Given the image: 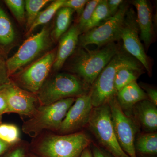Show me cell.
<instances>
[{
    "mask_svg": "<svg viewBox=\"0 0 157 157\" xmlns=\"http://www.w3.org/2000/svg\"><path fill=\"white\" fill-rule=\"evenodd\" d=\"M121 49L116 42L95 50L81 47L70 63V71L91 88L98 75Z\"/></svg>",
    "mask_w": 157,
    "mask_h": 157,
    "instance_id": "cell-1",
    "label": "cell"
},
{
    "mask_svg": "<svg viewBox=\"0 0 157 157\" xmlns=\"http://www.w3.org/2000/svg\"><path fill=\"white\" fill-rule=\"evenodd\" d=\"M91 88L79 77L71 73L57 74L46 82L37 94L40 105H48L63 99L87 94Z\"/></svg>",
    "mask_w": 157,
    "mask_h": 157,
    "instance_id": "cell-2",
    "label": "cell"
},
{
    "mask_svg": "<svg viewBox=\"0 0 157 157\" xmlns=\"http://www.w3.org/2000/svg\"><path fill=\"white\" fill-rule=\"evenodd\" d=\"M75 99L67 98L49 105H40L33 116L23 124V132L31 137H35L44 130L58 131Z\"/></svg>",
    "mask_w": 157,
    "mask_h": 157,
    "instance_id": "cell-3",
    "label": "cell"
},
{
    "mask_svg": "<svg viewBox=\"0 0 157 157\" xmlns=\"http://www.w3.org/2000/svg\"><path fill=\"white\" fill-rule=\"evenodd\" d=\"M90 142L83 132L48 135L40 142L38 151L43 157H79Z\"/></svg>",
    "mask_w": 157,
    "mask_h": 157,
    "instance_id": "cell-4",
    "label": "cell"
},
{
    "mask_svg": "<svg viewBox=\"0 0 157 157\" xmlns=\"http://www.w3.org/2000/svg\"><path fill=\"white\" fill-rule=\"evenodd\" d=\"M88 124L98 142L113 156L130 157L118 142L108 103L93 108Z\"/></svg>",
    "mask_w": 157,
    "mask_h": 157,
    "instance_id": "cell-5",
    "label": "cell"
},
{
    "mask_svg": "<svg viewBox=\"0 0 157 157\" xmlns=\"http://www.w3.org/2000/svg\"><path fill=\"white\" fill-rule=\"evenodd\" d=\"M128 54L121 49L98 75L90 91L93 107L104 105L107 103L110 98L115 95L116 73L121 66L126 63L133 57Z\"/></svg>",
    "mask_w": 157,
    "mask_h": 157,
    "instance_id": "cell-6",
    "label": "cell"
},
{
    "mask_svg": "<svg viewBox=\"0 0 157 157\" xmlns=\"http://www.w3.org/2000/svg\"><path fill=\"white\" fill-rule=\"evenodd\" d=\"M129 7L128 2L124 1L114 16L101 25L81 34L78 38V45L82 47L96 45L99 48L121 40V29Z\"/></svg>",
    "mask_w": 157,
    "mask_h": 157,
    "instance_id": "cell-7",
    "label": "cell"
},
{
    "mask_svg": "<svg viewBox=\"0 0 157 157\" xmlns=\"http://www.w3.org/2000/svg\"><path fill=\"white\" fill-rule=\"evenodd\" d=\"M110 108L113 128L121 147L130 157H137L135 141L138 128L131 117L119 105L115 95L107 102Z\"/></svg>",
    "mask_w": 157,
    "mask_h": 157,
    "instance_id": "cell-8",
    "label": "cell"
},
{
    "mask_svg": "<svg viewBox=\"0 0 157 157\" xmlns=\"http://www.w3.org/2000/svg\"><path fill=\"white\" fill-rule=\"evenodd\" d=\"M120 40L123 42L126 52L140 62L149 75H151L150 61L140 41L136 13L130 6L126 12L121 29Z\"/></svg>",
    "mask_w": 157,
    "mask_h": 157,
    "instance_id": "cell-9",
    "label": "cell"
},
{
    "mask_svg": "<svg viewBox=\"0 0 157 157\" xmlns=\"http://www.w3.org/2000/svg\"><path fill=\"white\" fill-rule=\"evenodd\" d=\"M49 30L46 27L26 39L13 56L6 61L9 76L36 57L48 48L50 42Z\"/></svg>",
    "mask_w": 157,
    "mask_h": 157,
    "instance_id": "cell-10",
    "label": "cell"
},
{
    "mask_svg": "<svg viewBox=\"0 0 157 157\" xmlns=\"http://www.w3.org/2000/svg\"><path fill=\"white\" fill-rule=\"evenodd\" d=\"M56 54L55 49L51 51L19 73L17 80L23 88L38 94L53 67Z\"/></svg>",
    "mask_w": 157,
    "mask_h": 157,
    "instance_id": "cell-11",
    "label": "cell"
},
{
    "mask_svg": "<svg viewBox=\"0 0 157 157\" xmlns=\"http://www.w3.org/2000/svg\"><path fill=\"white\" fill-rule=\"evenodd\" d=\"M0 94L7 102L9 113H14L19 115L33 116L37 107V95L18 86L12 81L0 89Z\"/></svg>",
    "mask_w": 157,
    "mask_h": 157,
    "instance_id": "cell-12",
    "label": "cell"
},
{
    "mask_svg": "<svg viewBox=\"0 0 157 157\" xmlns=\"http://www.w3.org/2000/svg\"><path fill=\"white\" fill-rule=\"evenodd\" d=\"M93 108L90 92L77 97L68 110L58 132L64 135L71 134L85 126Z\"/></svg>",
    "mask_w": 157,
    "mask_h": 157,
    "instance_id": "cell-13",
    "label": "cell"
},
{
    "mask_svg": "<svg viewBox=\"0 0 157 157\" xmlns=\"http://www.w3.org/2000/svg\"><path fill=\"white\" fill-rule=\"evenodd\" d=\"M132 3L137 10L140 41L143 42L147 50L152 43L155 35L151 7L146 0H134Z\"/></svg>",
    "mask_w": 157,
    "mask_h": 157,
    "instance_id": "cell-14",
    "label": "cell"
},
{
    "mask_svg": "<svg viewBox=\"0 0 157 157\" xmlns=\"http://www.w3.org/2000/svg\"><path fill=\"white\" fill-rule=\"evenodd\" d=\"M81 34L77 25H74L59 39L58 48L52 67L55 70L61 69L68 58L74 53Z\"/></svg>",
    "mask_w": 157,
    "mask_h": 157,
    "instance_id": "cell-15",
    "label": "cell"
},
{
    "mask_svg": "<svg viewBox=\"0 0 157 157\" xmlns=\"http://www.w3.org/2000/svg\"><path fill=\"white\" fill-rule=\"evenodd\" d=\"M142 64L135 58L119 68L116 73L114 79V90L116 94L127 85L136 82L139 76L144 72Z\"/></svg>",
    "mask_w": 157,
    "mask_h": 157,
    "instance_id": "cell-16",
    "label": "cell"
},
{
    "mask_svg": "<svg viewBox=\"0 0 157 157\" xmlns=\"http://www.w3.org/2000/svg\"><path fill=\"white\" fill-rule=\"evenodd\" d=\"M116 98L122 109L130 111L137 103L147 99L146 93L134 82L124 87L117 93Z\"/></svg>",
    "mask_w": 157,
    "mask_h": 157,
    "instance_id": "cell-17",
    "label": "cell"
},
{
    "mask_svg": "<svg viewBox=\"0 0 157 157\" xmlns=\"http://www.w3.org/2000/svg\"><path fill=\"white\" fill-rule=\"evenodd\" d=\"M135 115L143 128L148 132L157 129V106L148 99L143 100L134 106Z\"/></svg>",
    "mask_w": 157,
    "mask_h": 157,
    "instance_id": "cell-18",
    "label": "cell"
},
{
    "mask_svg": "<svg viewBox=\"0 0 157 157\" xmlns=\"http://www.w3.org/2000/svg\"><path fill=\"white\" fill-rule=\"evenodd\" d=\"M74 10L67 7H62L56 12L54 28L52 37L55 41H58L67 32L72 21Z\"/></svg>",
    "mask_w": 157,
    "mask_h": 157,
    "instance_id": "cell-19",
    "label": "cell"
},
{
    "mask_svg": "<svg viewBox=\"0 0 157 157\" xmlns=\"http://www.w3.org/2000/svg\"><path fill=\"white\" fill-rule=\"evenodd\" d=\"M135 151L144 155H155L157 153V133L147 132L140 134L135 138Z\"/></svg>",
    "mask_w": 157,
    "mask_h": 157,
    "instance_id": "cell-20",
    "label": "cell"
},
{
    "mask_svg": "<svg viewBox=\"0 0 157 157\" xmlns=\"http://www.w3.org/2000/svg\"><path fill=\"white\" fill-rule=\"evenodd\" d=\"M110 17L107 0H100L94 10L90 19L83 29L82 33L101 25Z\"/></svg>",
    "mask_w": 157,
    "mask_h": 157,
    "instance_id": "cell-21",
    "label": "cell"
},
{
    "mask_svg": "<svg viewBox=\"0 0 157 157\" xmlns=\"http://www.w3.org/2000/svg\"><path fill=\"white\" fill-rule=\"evenodd\" d=\"M15 33L11 21L0 7V45L6 46L14 42Z\"/></svg>",
    "mask_w": 157,
    "mask_h": 157,
    "instance_id": "cell-22",
    "label": "cell"
},
{
    "mask_svg": "<svg viewBox=\"0 0 157 157\" xmlns=\"http://www.w3.org/2000/svg\"><path fill=\"white\" fill-rule=\"evenodd\" d=\"M64 2L65 0L54 1L45 10L39 12L33 23L27 31V35H29L39 26L49 22L59 9L63 7Z\"/></svg>",
    "mask_w": 157,
    "mask_h": 157,
    "instance_id": "cell-23",
    "label": "cell"
},
{
    "mask_svg": "<svg viewBox=\"0 0 157 157\" xmlns=\"http://www.w3.org/2000/svg\"><path fill=\"white\" fill-rule=\"evenodd\" d=\"M50 2L49 0H26L25 1L27 14V29L33 23L41 9Z\"/></svg>",
    "mask_w": 157,
    "mask_h": 157,
    "instance_id": "cell-24",
    "label": "cell"
},
{
    "mask_svg": "<svg viewBox=\"0 0 157 157\" xmlns=\"http://www.w3.org/2000/svg\"><path fill=\"white\" fill-rule=\"evenodd\" d=\"M0 140L11 146L17 144L20 140L18 128L12 124H1Z\"/></svg>",
    "mask_w": 157,
    "mask_h": 157,
    "instance_id": "cell-25",
    "label": "cell"
},
{
    "mask_svg": "<svg viewBox=\"0 0 157 157\" xmlns=\"http://www.w3.org/2000/svg\"><path fill=\"white\" fill-rule=\"evenodd\" d=\"M5 3L20 23L25 21V3L22 0H6Z\"/></svg>",
    "mask_w": 157,
    "mask_h": 157,
    "instance_id": "cell-26",
    "label": "cell"
},
{
    "mask_svg": "<svg viewBox=\"0 0 157 157\" xmlns=\"http://www.w3.org/2000/svg\"><path fill=\"white\" fill-rule=\"evenodd\" d=\"M100 1V0H92L88 1L86 3L81 15L78 18V24H77L81 34L90 19L94 10Z\"/></svg>",
    "mask_w": 157,
    "mask_h": 157,
    "instance_id": "cell-27",
    "label": "cell"
},
{
    "mask_svg": "<svg viewBox=\"0 0 157 157\" xmlns=\"http://www.w3.org/2000/svg\"><path fill=\"white\" fill-rule=\"evenodd\" d=\"M88 2L87 0H65L63 7L73 9L76 11L79 18Z\"/></svg>",
    "mask_w": 157,
    "mask_h": 157,
    "instance_id": "cell-28",
    "label": "cell"
},
{
    "mask_svg": "<svg viewBox=\"0 0 157 157\" xmlns=\"http://www.w3.org/2000/svg\"><path fill=\"white\" fill-rule=\"evenodd\" d=\"M9 76L6 61L3 56L0 53V89L11 81Z\"/></svg>",
    "mask_w": 157,
    "mask_h": 157,
    "instance_id": "cell-29",
    "label": "cell"
},
{
    "mask_svg": "<svg viewBox=\"0 0 157 157\" xmlns=\"http://www.w3.org/2000/svg\"><path fill=\"white\" fill-rule=\"evenodd\" d=\"M124 1L123 0H108L107 6L110 17L114 16L118 11L120 7Z\"/></svg>",
    "mask_w": 157,
    "mask_h": 157,
    "instance_id": "cell-30",
    "label": "cell"
},
{
    "mask_svg": "<svg viewBox=\"0 0 157 157\" xmlns=\"http://www.w3.org/2000/svg\"><path fill=\"white\" fill-rule=\"evenodd\" d=\"M143 88L145 90L147 99L149 101L157 106V90L156 89L151 87L143 86Z\"/></svg>",
    "mask_w": 157,
    "mask_h": 157,
    "instance_id": "cell-31",
    "label": "cell"
},
{
    "mask_svg": "<svg viewBox=\"0 0 157 157\" xmlns=\"http://www.w3.org/2000/svg\"><path fill=\"white\" fill-rule=\"evenodd\" d=\"M25 150L22 147L19 146L13 149L6 154L2 157H25Z\"/></svg>",
    "mask_w": 157,
    "mask_h": 157,
    "instance_id": "cell-32",
    "label": "cell"
},
{
    "mask_svg": "<svg viewBox=\"0 0 157 157\" xmlns=\"http://www.w3.org/2000/svg\"><path fill=\"white\" fill-rule=\"evenodd\" d=\"M92 154L94 157H112L105 150L97 146H94Z\"/></svg>",
    "mask_w": 157,
    "mask_h": 157,
    "instance_id": "cell-33",
    "label": "cell"
},
{
    "mask_svg": "<svg viewBox=\"0 0 157 157\" xmlns=\"http://www.w3.org/2000/svg\"><path fill=\"white\" fill-rule=\"evenodd\" d=\"M9 113V108L5 98L0 94V114Z\"/></svg>",
    "mask_w": 157,
    "mask_h": 157,
    "instance_id": "cell-34",
    "label": "cell"
},
{
    "mask_svg": "<svg viewBox=\"0 0 157 157\" xmlns=\"http://www.w3.org/2000/svg\"><path fill=\"white\" fill-rule=\"evenodd\" d=\"M11 146H12L0 140V156L5 153Z\"/></svg>",
    "mask_w": 157,
    "mask_h": 157,
    "instance_id": "cell-35",
    "label": "cell"
},
{
    "mask_svg": "<svg viewBox=\"0 0 157 157\" xmlns=\"http://www.w3.org/2000/svg\"><path fill=\"white\" fill-rule=\"evenodd\" d=\"M79 157H94L89 147H86L82 153L81 155Z\"/></svg>",
    "mask_w": 157,
    "mask_h": 157,
    "instance_id": "cell-36",
    "label": "cell"
},
{
    "mask_svg": "<svg viewBox=\"0 0 157 157\" xmlns=\"http://www.w3.org/2000/svg\"><path fill=\"white\" fill-rule=\"evenodd\" d=\"M2 124V115L0 114V124Z\"/></svg>",
    "mask_w": 157,
    "mask_h": 157,
    "instance_id": "cell-37",
    "label": "cell"
},
{
    "mask_svg": "<svg viewBox=\"0 0 157 157\" xmlns=\"http://www.w3.org/2000/svg\"><path fill=\"white\" fill-rule=\"evenodd\" d=\"M33 157H37V156H34Z\"/></svg>",
    "mask_w": 157,
    "mask_h": 157,
    "instance_id": "cell-38",
    "label": "cell"
}]
</instances>
